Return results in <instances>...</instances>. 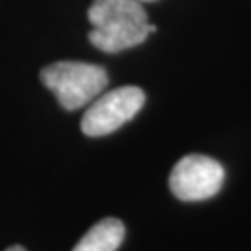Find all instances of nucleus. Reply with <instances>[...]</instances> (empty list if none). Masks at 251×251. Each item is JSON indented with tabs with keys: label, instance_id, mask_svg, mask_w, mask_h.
I'll list each match as a JSON object with an SVG mask.
<instances>
[{
	"label": "nucleus",
	"instance_id": "1",
	"mask_svg": "<svg viewBox=\"0 0 251 251\" xmlns=\"http://www.w3.org/2000/svg\"><path fill=\"white\" fill-rule=\"evenodd\" d=\"M88 21L91 25L90 43L106 54L142 45L154 32L140 0H93Z\"/></svg>",
	"mask_w": 251,
	"mask_h": 251
},
{
	"label": "nucleus",
	"instance_id": "2",
	"mask_svg": "<svg viewBox=\"0 0 251 251\" xmlns=\"http://www.w3.org/2000/svg\"><path fill=\"white\" fill-rule=\"evenodd\" d=\"M39 78L69 112L93 102L108 86L106 69L86 62L50 63L41 69Z\"/></svg>",
	"mask_w": 251,
	"mask_h": 251
},
{
	"label": "nucleus",
	"instance_id": "3",
	"mask_svg": "<svg viewBox=\"0 0 251 251\" xmlns=\"http://www.w3.org/2000/svg\"><path fill=\"white\" fill-rule=\"evenodd\" d=\"M145 93L138 86H121L100 95L82 116L80 128L90 138L116 132L144 108Z\"/></svg>",
	"mask_w": 251,
	"mask_h": 251
},
{
	"label": "nucleus",
	"instance_id": "4",
	"mask_svg": "<svg viewBox=\"0 0 251 251\" xmlns=\"http://www.w3.org/2000/svg\"><path fill=\"white\" fill-rule=\"evenodd\" d=\"M225 179L220 162L205 154H188L180 158L170 173V188L180 201H205L216 196Z\"/></svg>",
	"mask_w": 251,
	"mask_h": 251
},
{
	"label": "nucleus",
	"instance_id": "5",
	"mask_svg": "<svg viewBox=\"0 0 251 251\" xmlns=\"http://www.w3.org/2000/svg\"><path fill=\"white\" fill-rule=\"evenodd\" d=\"M125 238V225L117 218H104L80 238L73 251H117Z\"/></svg>",
	"mask_w": 251,
	"mask_h": 251
},
{
	"label": "nucleus",
	"instance_id": "6",
	"mask_svg": "<svg viewBox=\"0 0 251 251\" xmlns=\"http://www.w3.org/2000/svg\"><path fill=\"white\" fill-rule=\"evenodd\" d=\"M6 251H26L23 246H11V248H8Z\"/></svg>",
	"mask_w": 251,
	"mask_h": 251
},
{
	"label": "nucleus",
	"instance_id": "7",
	"mask_svg": "<svg viewBox=\"0 0 251 251\" xmlns=\"http://www.w3.org/2000/svg\"><path fill=\"white\" fill-rule=\"evenodd\" d=\"M140 2H152V0H140Z\"/></svg>",
	"mask_w": 251,
	"mask_h": 251
}]
</instances>
